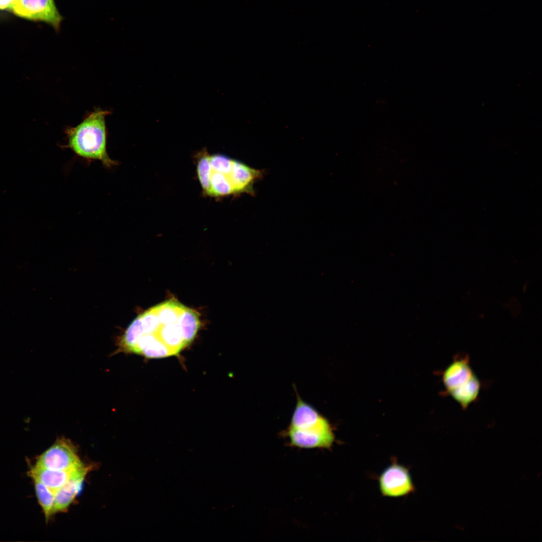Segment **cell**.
Returning a JSON list of instances; mask_svg holds the SVG:
<instances>
[{"label":"cell","mask_w":542,"mask_h":542,"mask_svg":"<svg viewBox=\"0 0 542 542\" xmlns=\"http://www.w3.org/2000/svg\"><path fill=\"white\" fill-rule=\"evenodd\" d=\"M108 112L97 109L90 113L77 126L66 130L67 146L78 156L88 161L100 162L111 168L116 162L106 150L105 117Z\"/></svg>","instance_id":"3957f363"},{"label":"cell","mask_w":542,"mask_h":542,"mask_svg":"<svg viewBox=\"0 0 542 542\" xmlns=\"http://www.w3.org/2000/svg\"><path fill=\"white\" fill-rule=\"evenodd\" d=\"M297 402L288 427L304 429L321 424L327 420L315 408L305 402L299 395L294 386Z\"/></svg>","instance_id":"30bf717a"},{"label":"cell","mask_w":542,"mask_h":542,"mask_svg":"<svg viewBox=\"0 0 542 542\" xmlns=\"http://www.w3.org/2000/svg\"><path fill=\"white\" fill-rule=\"evenodd\" d=\"M8 9L21 18L45 22L56 30L63 19L54 0H14Z\"/></svg>","instance_id":"52a82bcc"},{"label":"cell","mask_w":542,"mask_h":542,"mask_svg":"<svg viewBox=\"0 0 542 542\" xmlns=\"http://www.w3.org/2000/svg\"><path fill=\"white\" fill-rule=\"evenodd\" d=\"M196 172L203 193L212 197L253 194L254 184L263 174L240 161L205 150L197 155Z\"/></svg>","instance_id":"7a4b0ae2"},{"label":"cell","mask_w":542,"mask_h":542,"mask_svg":"<svg viewBox=\"0 0 542 542\" xmlns=\"http://www.w3.org/2000/svg\"><path fill=\"white\" fill-rule=\"evenodd\" d=\"M35 465L49 469L70 471L84 464L80 459L76 448L71 441L65 438H60L37 457Z\"/></svg>","instance_id":"8992f818"},{"label":"cell","mask_w":542,"mask_h":542,"mask_svg":"<svg viewBox=\"0 0 542 542\" xmlns=\"http://www.w3.org/2000/svg\"><path fill=\"white\" fill-rule=\"evenodd\" d=\"M89 470L85 465L77 469L70 480L55 493L53 515L68 509L79 493Z\"/></svg>","instance_id":"9c48e42d"},{"label":"cell","mask_w":542,"mask_h":542,"mask_svg":"<svg viewBox=\"0 0 542 542\" xmlns=\"http://www.w3.org/2000/svg\"><path fill=\"white\" fill-rule=\"evenodd\" d=\"M444 394L449 395L462 410L477 401L482 383L472 368L466 354H457L442 373Z\"/></svg>","instance_id":"277c9868"},{"label":"cell","mask_w":542,"mask_h":542,"mask_svg":"<svg viewBox=\"0 0 542 542\" xmlns=\"http://www.w3.org/2000/svg\"><path fill=\"white\" fill-rule=\"evenodd\" d=\"M78 469L63 471L47 469L34 465L28 471V475L32 479L42 483L55 493L70 480Z\"/></svg>","instance_id":"8fae6325"},{"label":"cell","mask_w":542,"mask_h":542,"mask_svg":"<svg viewBox=\"0 0 542 542\" xmlns=\"http://www.w3.org/2000/svg\"><path fill=\"white\" fill-rule=\"evenodd\" d=\"M378 484L381 494L386 497L404 496L415 490L409 469L396 461L383 471L378 477Z\"/></svg>","instance_id":"ba28073f"},{"label":"cell","mask_w":542,"mask_h":542,"mask_svg":"<svg viewBox=\"0 0 542 542\" xmlns=\"http://www.w3.org/2000/svg\"><path fill=\"white\" fill-rule=\"evenodd\" d=\"M200 326L194 310L167 301L133 320L122 337L124 352L151 358L176 355L192 341Z\"/></svg>","instance_id":"6da1fadb"},{"label":"cell","mask_w":542,"mask_h":542,"mask_svg":"<svg viewBox=\"0 0 542 542\" xmlns=\"http://www.w3.org/2000/svg\"><path fill=\"white\" fill-rule=\"evenodd\" d=\"M334 428L328 420L304 429L288 427L283 435L289 445L301 449H330L335 441Z\"/></svg>","instance_id":"5b68a950"},{"label":"cell","mask_w":542,"mask_h":542,"mask_svg":"<svg viewBox=\"0 0 542 542\" xmlns=\"http://www.w3.org/2000/svg\"><path fill=\"white\" fill-rule=\"evenodd\" d=\"M38 502L48 521L53 515L55 493L39 481L33 479Z\"/></svg>","instance_id":"7c38bea8"},{"label":"cell","mask_w":542,"mask_h":542,"mask_svg":"<svg viewBox=\"0 0 542 542\" xmlns=\"http://www.w3.org/2000/svg\"><path fill=\"white\" fill-rule=\"evenodd\" d=\"M14 0H0V10H5L9 8Z\"/></svg>","instance_id":"4fadbf2b"}]
</instances>
